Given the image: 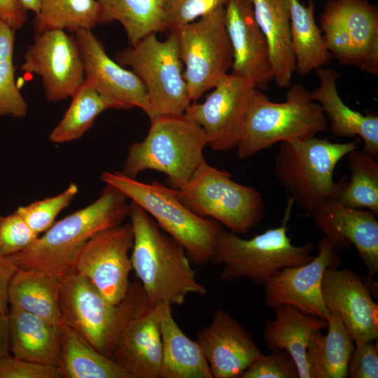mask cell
<instances>
[{"label":"cell","instance_id":"28","mask_svg":"<svg viewBox=\"0 0 378 378\" xmlns=\"http://www.w3.org/2000/svg\"><path fill=\"white\" fill-rule=\"evenodd\" d=\"M325 335L316 330L310 337L306 350L309 378H344L354 349V343L340 316L329 312Z\"/></svg>","mask_w":378,"mask_h":378},{"label":"cell","instance_id":"20","mask_svg":"<svg viewBox=\"0 0 378 378\" xmlns=\"http://www.w3.org/2000/svg\"><path fill=\"white\" fill-rule=\"evenodd\" d=\"M225 23L232 52V71L266 90L272 71L266 39L254 15L251 0H228Z\"/></svg>","mask_w":378,"mask_h":378},{"label":"cell","instance_id":"46","mask_svg":"<svg viewBox=\"0 0 378 378\" xmlns=\"http://www.w3.org/2000/svg\"><path fill=\"white\" fill-rule=\"evenodd\" d=\"M10 352V328L8 314H0V357Z\"/></svg>","mask_w":378,"mask_h":378},{"label":"cell","instance_id":"10","mask_svg":"<svg viewBox=\"0 0 378 378\" xmlns=\"http://www.w3.org/2000/svg\"><path fill=\"white\" fill-rule=\"evenodd\" d=\"M115 58L120 65L130 66L143 83L148 97L150 119L184 114L192 101L175 32L169 33L163 41L150 34L118 52Z\"/></svg>","mask_w":378,"mask_h":378},{"label":"cell","instance_id":"39","mask_svg":"<svg viewBox=\"0 0 378 378\" xmlns=\"http://www.w3.org/2000/svg\"><path fill=\"white\" fill-rule=\"evenodd\" d=\"M39 236L15 211L0 218V254L3 255L22 251Z\"/></svg>","mask_w":378,"mask_h":378},{"label":"cell","instance_id":"41","mask_svg":"<svg viewBox=\"0 0 378 378\" xmlns=\"http://www.w3.org/2000/svg\"><path fill=\"white\" fill-rule=\"evenodd\" d=\"M0 378H62L58 367L40 365L8 354L0 357Z\"/></svg>","mask_w":378,"mask_h":378},{"label":"cell","instance_id":"38","mask_svg":"<svg viewBox=\"0 0 378 378\" xmlns=\"http://www.w3.org/2000/svg\"><path fill=\"white\" fill-rule=\"evenodd\" d=\"M240 378H300L297 365L285 350L271 351L261 354Z\"/></svg>","mask_w":378,"mask_h":378},{"label":"cell","instance_id":"19","mask_svg":"<svg viewBox=\"0 0 378 378\" xmlns=\"http://www.w3.org/2000/svg\"><path fill=\"white\" fill-rule=\"evenodd\" d=\"M310 215L335 249L355 246L366 267L368 284L373 281L378 274L377 215L366 209L344 206L335 198L321 202Z\"/></svg>","mask_w":378,"mask_h":378},{"label":"cell","instance_id":"36","mask_svg":"<svg viewBox=\"0 0 378 378\" xmlns=\"http://www.w3.org/2000/svg\"><path fill=\"white\" fill-rule=\"evenodd\" d=\"M78 192V186L71 183L61 193L19 206L15 212L33 230L41 234L53 225L58 214L68 206Z\"/></svg>","mask_w":378,"mask_h":378},{"label":"cell","instance_id":"12","mask_svg":"<svg viewBox=\"0 0 378 378\" xmlns=\"http://www.w3.org/2000/svg\"><path fill=\"white\" fill-rule=\"evenodd\" d=\"M326 46L342 64L378 75V12L367 0H328L321 16Z\"/></svg>","mask_w":378,"mask_h":378},{"label":"cell","instance_id":"30","mask_svg":"<svg viewBox=\"0 0 378 378\" xmlns=\"http://www.w3.org/2000/svg\"><path fill=\"white\" fill-rule=\"evenodd\" d=\"M286 1L295 72L304 76L312 70L328 64L332 55L326 46L321 29L316 22L313 1L309 0L308 6L299 0Z\"/></svg>","mask_w":378,"mask_h":378},{"label":"cell","instance_id":"34","mask_svg":"<svg viewBox=\"0 0 378 378\" xmlns=\"http://www.w3.org/2000/svg\"><path fill=\"white\" fill-rule=\"evenodd\" d=\"M71 97L68 109L49 135L52 143L62 144L80 138L92 127L99 114L114 108L86 78Z\"/></svg>","mask_w":378,"mask_h":378},{"label":"cell","instance_id":"26","mask_svg":"<svg viewBox=\"0 0 378 378\" xmlns=\"http://www.w3.org/2000/svg\"><path fill=\"white\" fill-rule=\"evenodd\" d=\"M162 360L159 378H213L209 363L197 341L182 331L172 306L160 305Z\"/></svg>","mask_w":378,"mask_h":378},{"label":"cell","instance_id":"43","mask_svg":"<svg viewBox=\"0 0 378 378\" xmlns=\"http://www.w3.org/2000/svg\"><path fill=\"white\" fill-rule=\"evenodd\" d=\"M18 270L8 256L0 254V314L8 313L9 286Z\"/></svg>","mask_w":378,"mask_h":378},{"label":"cell","instance_id":"27","mask_svg":"<svg viewBox=\"0 0 378 378\" xmlns=\"http://www.w3.org/2000/svg\"><path fill=\"white\" fill-rule=\"evenodd\" d=\"M274 320H267L263 339L268 350H285L294 359L300 378H309L306 350L311 335L327 328V321L309 316L288 304L273 309Z\"/></svg>","mask_w":378,"mask_h":378},{"label":"cell","instance_id":"37","mask_svg":"<svg viewBox=\"0 0 378 378\" xmlns=\"http://www.w3.org/2000/svg\"><path fill=\"white\" fill-rule=\"evenodd\" d=\"M228 0H162L165 30L174 32L182 26L225 6Z\"/></svg>","mask_w":378,"mask_h":378},{"label":"cell","instance_id":"3","mask_svg":"<svg viewBox=\"0 0 378 378\" xmlns=\"http://www.w3.org/2000/svg\"><path fill=\"white\" fill-rule=\"evenodd\" d=\"M59 279L63 322L109 358L130 321L151 309L139 281L131 283L125 299L115 304L106 300L87 277L75 270Z\"/></svg>","mask_w":378,"mask_h":378},{"label":"cell","instance_id":"31","mask_svg":"<svg viewBox=\"0 0 378 378\" xmlns=\"http://www.w3.org/2000/svg\"><path fill=\"white\" fill-rule=\"evenodd\" d=\"M62 378H132L125 368L94 348L71 326L61 325Z\"/></svg>","mask_w":378,"mask_h":378},{"label":"cell","instance_id":"4","mask_svg":"<svg viewBox=\"0 0 378 378\" xmlns=\"http://www.w3.org/2000/svg\"><path fill=\"white\" fill-rule=\"evenodd\" d=\"M100 179L144 209L183 247L191 262L203 265L211 261L224 226L190 211L179 200L177 190L156 181L141 182L122 172H104Z\"/></svg>","mask_w":378,"mask_h":378},{"label":"cell","instance_id":"18","mask_svg":"<svg viewBox=\"0 0 378 378\" xmlns=\"http://www.w3.org/2000/svg\"><path fill=\"white\" fill-rule=\"evenodd\" d=\"M74 33L82 57L85 78L113 104L114 108L138 107L149 117L147 92L136 74L109 57L92 30L78 29Z\"/></svg>","mask_w":378,"mask_h":378},{"label":"cell","instance_id":"16","mask_svg":"<svg viewBox=\"0 0 378 378\" xmlns=\"http://www.w3.org/2000/svg\"><path fill=\"white\" fill-rule=\"evenodd\" d=\"M341 258L324 237L318 244V254L309 262L284 268L264 286L269 309L282 304L295 307L302 313L326 320L329 311L321 295V282L327 267H339Z\"/></svg>","mask_w":378,"mask_h":378},{"label":"cell","instance_id":"48","mask_svg":"<svg viewBox=\"0 0 378 378\" xmlns=\"http://www.w3.org/2000/svg\"><path fill=\"white\" fill-rule=\"evenodd\" d=\"M0 218H1V216H0Z\"/></svg>","mask_w":378,"mask_h":378},{"label":"cell","instance_id":"9","mask_svg":"<svg viewBox=\"0 0 378 378\" xmlns=\"http://www.w3.org/2000/svg\"><path fill=\"white\" fill-rule=\"evenodd\" d=\"M179 200L193 213L214 219L238 235L255 227L265 216V201L255 188L204 160L177 190Z\"/></svg>","mask_w":378,"mask_h":378},{"label":"cell","instance_id":"25","mask_svg":"<svg viewBox=\"0 0 378 378\" xmlns=\"http://www.w3.org/2000/svg\"><path fill=\"white\" fill-rule=\"evenodd\" d=\"M255 20L264 35L270 54L272 80L279 88H289L295 72L290 18L286 0H251Z\"/></svg>","mask_w":378,"mask_h":378},{"label":"cell","instance_id":"7","mask_svg":"<svg viewBox=\"0 0 378 378\" xmlns=\"http://www.w3.org/2000/svg\"><path fill=\"white\" fill-rule=\"evenodd\" d=\"M283 102H273L257 90L244 130L237 146L239 159L253 156L272 145L307 139L327 130L328 124L319 104L302 84L289 87Z\"/></svg>","mask_w":378,"mask_h":378},{"label":"cell","instance_id":"2","mask_svg":"<svg viewBox=\"0 0 378 378\" xmlns=\"http://www.w3.org/2000/svg\"><path fill=\"white\" fill-rule=\"evenodd\" d=\"M127 200L119 190L106 184L94 202L55 222L29 246L8 257L18 269L61 277L74 270L79 253L92 237L121 224L128 216Z\"/></svg>","mask_w":378,"mask_h":378},{"label":"cell","instance_id":"11","mask_svg":"<svg viewBox=\"0 0 378 378\" xmlns=\"http://www.w3.org/2000/svg\"><path fill=\"white\" fill-rule=\"evenodd\" d=\"M190 99H199L232 69V52L225 23V6L174 31Z\"/></svg>","mask_w":378,"mask_h":378},{"label":"cell","instance_id":"35","mask_svg":"<svg viewBox=\"0 0 378 378\" xmlns=\"http://www.w3.org/2000/svg\"><path fill=\"white\" fill-rule=\"evenodd\" d=\"M34 18L37 33L50 30H92L99 23L97 0H41Z\"/></svg>","mask_w":378,"mask_h":378},{"label":"cell","instance_id":"1","mask_svg":"<svg viewBox=\"0 0 378 378\" xmlns=\"http://www.w3.org/2000/svg\"><path fill=\"white\" fill-rule=\"evenodd\" d=\"M128 217L134 235L132 270L151 309L164 304L181 305L190 293H206L180 244L162 232L155 220L132 201Z\"/></svg>","mask_w":378,"mask_h":378},{"label":"cell","instance_id":"22","mask_svg":"<svg viewBox=\"0 0 378 378\" xmlns=\"http://www.w3.org/2000/svg\"><path fill=\"white\" fill-rule=\"evenodd\" d=\"M159 312L158 306L131 320L110 357L132 378H159L162 360Z\"/></svg>","mask_w":378,"mask_h":378},{"label":"cell","instance_id":"6","mask_svg":"<svg viewBox=\"0 0 378 378\" xmlns=\"http://www.w3.org/2000/svg\"><path fill=\"white\" fill-rule=\"evenodd\" d=\"M293 204L290 197L280 226L251 239H242L225 229L222 232L210 262L223 265L220 273L223 281L246 278L265 286L278 271L306 264L314 258L313 243L295 246L288 237L287 225Z\"/></svg>","mask_w":378,"mask_h":378},{"label":"cell","instance_id":"29","mask_svg":"<svg viewBox=\"0 0 378 378\" xmlns=\"http://www.w3.org/2000/svg\"><path fill=\"white\" fill-rule=\"evenodd\" d=\"M59 298L60 279L50 273L18 269L10 284V307L36 315L57 326L63 323Z\"/></svg>","mask_w":378,"mask_h":378},{"label":"cell","instance_id":"47","mask_svg":"<svg viewBox=\"0 0 378 378\" xmlns=\"http://www.w3.org/2000/svg\"><path fill=\"white\" fill-rule=\"evenodd\" d=\"M41 0H19L24 10H30L36 14L39 10Z\"/></svg>","mask_w":378,"mask_h":378},{"label":"cell","instance_id":"5","mask_svg":"<svg viewBox=\"0 0 378 378\" xmlns=\"http://www.w3.org/2000/svg\"><path fill=\"white\" fill-rule=\"evenodd\" d=\"M150 120L146 138L130 145L121 172L136 178L144 170H155L165 174L169 187L178 190L205 160L206 134L184 114L159 115Z\"/></svg>","mask_w":378,"mask_h":378},{"label":"cell","instance_id":"8","mask_svg":"<svg viewBox=\"0 0 378 378\" xmlns=\"http://www.w3.org/2000/svg\"><path fill=\"white\" fill-rule=\"evenodd\" d=\"M360 141L333 143L316 136L283 141L274 159L275 176L294 202L310 215L321 202L335 198L339 183L333 180L334 170Z\"/></svg>","mask_w":378,"mask_h":378},{"label":"cell","instance_id":"44","mask_svg":"<svg viewBox=\"0 0 378 378\" xmlns=\"http://www.w3.org/2000/svg\"><path fill=\"white\" fill-rule=\"evenodd\" d=\"M0 18L17 30L26 22L27 10L23 8L19 0H0Z\"/></svg>","mask_w":378,"mask_h":378},{"label":"cell","instance_id":"33","mask_svg":"<svg viewBox=\"0 0 378 378\" xmlns=\"http://www.w3.org/2000/svg\"><path fill=\"white\" fill-rule=\"evenodd\" d=\"M351 176L348 181L342 177L335 200L344 206L366 209L378 214L377 159L357 148L347 154Z\"/></svg>","mask_w":378,"mask_h":378},{"label":"cell","instance_id":"13","mask_svg":"<svg viewBox=\"0 0 378 378\" xmlns=\"http://www.w3.org/2000/svg\"><path fill=\"white\" fill-rule=\"evenodd\" d=\"M204 101L193 103L184 115L201 127L214 150L237 148L242 136L256 89L246 78L229 73Z\"/></svg>","mask_w":378,"mask_h":378},{"label":"cell","instance_id":"14","mask_svg":"<svg viewBox=\"0 0 378 378\" xmlns=\"http://www.w3.org/2000/svg\"><path fill=\"white\" fill-rule=\"evenodd\" d=\"M133 242L130 223L100 231L81 249L74 270L87 277L106 300L118 304L126 297L131 284L129 253Z\"/></svg>","mask_w":378,"mask_h":378},{"label":"cell","instance_id":"40","mask_svg":"<svg viewBox=\"0 0 378 378\" xmlns=\"http://www.w3.org/2000/svg\"><path fill=\"white\" fill-rule=\"evenodd\" d=\"M28 105L15 80L13 58L0 61V118H24Z\"/></svg>","mask_w":378,"mask_h":378},{"label":"cell","instance_id":"45","mask_svg":"<svg viewBox=\"0 0 378 378\" xmlns=\"http://www.w3.org/2000/svg\"><path fill=\"white\" fill-rule=\"evenodd\" d=\"M15 31L0 18V61L13 58Z\"/></svg>","mask_w":378,"mask_h":378},{"label":"cell","instance_id":"21","mask_svg":"<svg viewBox=\"0 0 378 378\" xmlns=\"http://www.w3.org/2000/svg\"><path fill=\"white\" fill-rule=\"evenodd\" d=\"M213 378H240L262 354L253 337L230 314L218 309L197 335Z\"/></svg>","mask_w":378,"mask_h":378},{"label":"cell","instance_id":"42","mask_svg":"<svg viewBox=\"0 0 378 378\" xmlns=\"http://www.w3.org/2000/svg\"><path fill=\"white\" fill-rule=\"evenodd\" d=\"M374 342L355 346L349 362L346 377H378V348L377 343Z\"/></svg>","mask_w":378,"mask_h":378},{"label":"cell","instance_id":"24","mask_svg":"<svg viewBox=\"0 0 378 378\" xmlns=\"http://www.w3.org/2000/svg\"><path fill=\"white\" fill-rule=\"evenodd\" d=\"M10 352L29 362L59 367L62 341L61 326L10 307L9 310Z\"/></svg>","mask_w":378,"mask_h":378},{"label":"cell","instance_id":"23","mask_svg":"<svg viewBox=\"0 0 378 378\" xmlns=\"http://www.w3.org/2000/svg\"><path fill=\"white\" fill-rule=\"evenodd\" d=\"M316 73L320 84L311 92V97L322 107L332 133L338 136H359L363 142V150L377 159V115H363L343 102L337 88L340 74L335 70L323 66L316 69Z\"/></svg>","mask_w":378,"mask_h":378},{"label":"cell","instance_id":"17","mask_svg":"<svg viewBox=\"0 0 378 378\" xmlns=\"http://www.w3.org/2000/svg\"><path fill=\"white\" fill-rule=\"evenodd\" d=\"M321 295L328 310L340 316L355 346L377 340L378 306L357 274L349 268L327 267Z\"/></svg>","mask_w":378,"mask_h":378},{"label":"cell","instance_id":"15","mask_svg":"<svg viewBox=\"0 0 378 378\" xmlns=\"http://www.w3.org/2000/svg\"><path fill=\"white\" fill-rule=\"evenodd\" d=\"M20 68L41 78L51 102L71 97L85 78L78 43L63 30L37 33Z\"/></svg>","mask_w":378,"mask_h":378},{"label":"cell","instance_id":"32","mask_svg":"<svg viewBox=\"0 0 378 378\" xmlns=\"http://www.w3.org/2000/svg\"><path fill=\"white\" fill-rule=\"evenodd\" d=\"M99 23L118 21L130 46L150 34L165 30L162 0H97Z\"/></svg>","mask_w":378,"mask_h":378}]
</instances>
